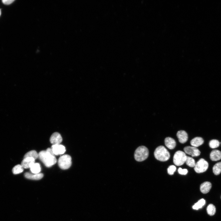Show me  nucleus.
<instances>
[{
	"instance_id": "obj_11",
	"label": "nucleus",
	"mask_w": 221,
	"mask_h": 221,
	"mask_svg": "<svg viewBox=\"0 0 221 221\" xmlns=\"http://www.w3.org/2000/svg\"><path fill=\"white\" fill-rule=\"evenodd\" d=\"M35 159L32 158H25L22 161L21 165L25 169L30 168L35 163Z\"/></svg>"
},
{
	"instance_id": "obj_7",
	"label": "nucleus",
	"mask_w": 221,
	"mask_h": 221,
	"mask_svg": "<svg viewBox=\"0 0 221 221\" xmlns=\"http://www.w3.org/2000/svg\"><path fill=\"white\" fill-rule=\"evenodd\" d=\"M184 151L186 154L191 155L192 157H197L200 154V152L197 147L187 146L184 147Z\"/></svg>"
},
{
	"instance_id": "obj_24",
	"label": "nucleus",
	"mask_w": 221,
	"mask_h": 221,
	"mask_svg": "<svg viewBox=\"0 0 221 221\" xmlns=\"http://www.w3.org/2000/svg\"><path fill=\"white\" fill-rule=\"evenodd\" d=\"M220 144L219 141L216 140H212L210 141L209 145L210 147L212 149L216 148L218 147Z\"/></svg>"
},
{
	"instance_id": "obj_28",
	"label": "nucleus",
	"mask_w": 221,
	"mask_h": 221,
	"mask_svg": "<svg viewBox=\"0 0 221 221\" xmlns=\"http://www.w3.org/2000/svg\"><path fill=\"white\" fill-rule=\"evenodd\" d=\"M47 152H48L51 155L55 156L54 154V152H53V151L52 148H48L46 150Z\"/></svg>"
},
{
	"instance_id": "obj_26",
	"label": "nucleus",
	"mask_w": 221,
	"mask_h": 221,
	"mask_svg": "<svg viewBox=\"0 0 221 221\" xmlns=\"http://www.w3.org/2000/svg\"><path fill=\"white\" fill-rule=\"evenodd\" d=\"M178 173L181 175H185L188 174V171L187 169H182L181 168H179L178 170Z\"/></svg>"
},
{
	"instance_id": "obj_10",
	"label": "nucleus",
	"mask_w": 221,
	"mask_h": 221,
	"mask_svg": "<svg viewBox=\"0 0 221 221\" xmlns=\"http://www.w3.org/2000/svg\"><path fill=\"white\" fill-rule=\"evenodd\" d=\"M177 135L179 141L181 144H184L188 140V134L184 131L181 130L178 131L177 133Z\"/></svg>"
},
{
	"instance_id": "obj_8",
	"label": "nucleus",
	"mask_w": 221,
	"mask_h": 221,
	"mask_svg": "<svg viewBox=\"0 0 221 221\" xmlns=\"http://www.w3.org/2000/svg\"><path fill=\"white\" fill-rule=\"evenodd\" d=\"M52 149L55 155L56 156L64 154L66 151L65 147L60 144L53 145Z\"/></svg>"
},
{
	"instance_id": "obj_19",
	"label": "nucleus",
	"mask_w": 221,
	"mask_h": 221,
	"mask_svg": "<svg viewBox=\"0 0 221 221\" xmlns=\"http://www.w3.org/2000/svg\"><path fill=\"white\" fill-rule=\"evenodd\" d=\"M27 157L32 158L36 160L39 157V155L36 151L33 150L28 152L25 155L24 158Z\"/></svg>"
},
{
	"instance_id": "obj_25",
	"label": "nucleus",
	"mask_w": 221,
	"mask_h": 221,
	"mask_svg": "<svg viewBox=\"0 0 221 221\" xmlns=\"http://www.w3.org/2000/svg\"><path fill=\"white\" fill-rule=\"evenodd\" d=\"M176 168L175 166L171 165L167 169V172L169 175H174L175 172L176 171Z\"/></svg>"
},
{
	"instance_id": "obj_23",
	"label": "nucleus",
	"mask_w": 221,
	"mask_h": 221,
	"mask_svg": "<svg viewBox=\"0 0 221 221\" xmlns=\"http://www.w3.org/2000/svg\"><path fill=\"white\" fill-rule=\"evenodd\" d=\"M185 163L187 165L191 167H194L196 163L194 159L192 157L187 156Z\"/></svg>"
},
{
	"instance_id": "obj_14",
	"label": "nucleus",
	"mask_w": 221,
	"mask_h": 221,
	"mask_svg": "<svg viewBox=\"0 0 221 221\" xmlns=\"http://www.w3.org/2000/svg\"><path fill=\"white\" fill-rule=\"evenodd\" d=\"M165 143L166 147L171 150L174 149L176 145L175 140L169 137H167L165 139Z\"/></svg>"
},
{
	"instance_id": "obj_27",
	"label": "nucleus",
	"mask_w": 221,
	"mask_h": 221,
	"mask_svg": "<svg viewBox=\"0 0 221 221\" xmlns=\"http://www.w3.org/2000/svg\"><path fill=\"white\" fill-rule=\"evenodd\" d=\"M14 2V0H3L2 1L3 3L6 5H10Z\"/></svg>"
},
{
	"instance_id": "obj_21",
	"label": "nucleus",
	"mask_w": 221,
	"mask_h": 221,
	"mask_svg": "<svg viewBox=\"0 0 221 221\" xmlns=\"http://www.w3.org/2000/svg\"><path fill=\"white\" fill-rule=\"evenodd\" d=\"M24 171V168L21 165H18L15 166L12 169L14 174H18L22 173Z\"/></svg>"
},
{
	"instance_id": "obj_15",
	"label": "nucleus",
	"mask_w": 221,
	"mask_h": 221,
	"mask_svg": "<svg viewBox=\"0 0 221 221\" xmlns=\"http://www.w3.org/2000/svg\"><path fill=\"white\" fill-rule=\"evenodd\" d=\"M24 176L27 178L38 180L43 178L44 175L42 173L32 174L30 173L27 172L25 174Z\"/></svg>"
},
{
	"instance_id": "obj_20",
	"label": "nucleus",
	"mask_w": 221,
	"mask_h": 221,
	"mask_svg": "<svg viewBox=\"0 0 221 221\" xmlns=\"http://www.w3.org/2000/svg\"><path fill=\"white\" fill-rule=\"evenodd\" d=\"M205 203V200L203 199H202L195 204L193 207V208L194 210H198L204 205Z\"/></svg>"
},
{
	"instance_id": "obj_4",
	"label": "nucleus",
	"mask_w": 221,
	"mask_h": 221,
	"mask_svg": "<svg viewBox=\"0 0 221 221\" xmlns=\"http://www.w3.org/2000/svg\"><path fill=\"white\" fill-rule=\"evenodd\" d=\"M72 164V158L70 156L65 155L61 156L58 161L59 167L62 169H66L69 168Z\"/></svg>"
},
{
	"instance_id": "obj_22",
	"label": "nucleus",
	"mask_w": 221,
	"mask_h": 221,
	"mask_svg": "<svg viewBox=\"0 0 221 221\" xmlns=\"http://www.w3.org/2000/svg\"><path fill=\"white\" fill-rule=\"evenodd\" d=\"M207 211L208 214L210 216L214 215L216 212V208L212 204H210L207 207Z\"/></svg>"
},
{
	"instance_id": "obj_12",
	"label": "nucleus",
	"mask_w": 221,
	"mask_h": 221,
	"mask_svg": "<svg viewBox=\"0 0 221 221\" xmlns=\"http://www.w3.org/2000/svg\"><path fill=\"white\" fill-rule=\"evenodd\" d=\"M212 188V184L209 182H206L202 183L200 187L201 192L203 194H206L209 193Z\"/></svg>"
},
{
	"instance_id": "obj_6",
	"label": "nucleus",
	"mask_w": 221,
	"mask_h": 221,
	"mask_svg": "<svg viewBox=\"0 0 221 221\" xmlns=\"http://www.w3.org/2000/svg\"><path fill=\"white\" fill-rule=\"evenodd\" d=\"M187 156L185 153L180 150L176 152L173 157V162L177 166L182 165L185 163Z\"/></svg>"
},
{
	"instance_id": "obj_18",
	"label": "nucleus",
	"mask_w": 221,
	"mask_h": 221,
	"mask_svg": "<svg viewBox=\"0 0 221 221\" xmlns=\"http://www.w3.org/2000/svg\"><path fill=\"white\" fill-rule=\"evenodd\" d=\"M213 172L216 175H219L221 173V162L216 163L213 166Z\"/></svg>"
},
{
	"instance_id": "obj_29",
	"label": "nucleus",
	"mask_w": 221,
	"mask_h": 221,
	"mask_svg": "<svg viewBox=\"0 0 221 221\" xmlns=\"http://www.w3.org/2000/svg\"><path fill=\"white\" fill-rule=\"evenodd\" d=\"M1 10H0V15H1Z\"/></svg>"
},
{
	"instance_id": "obj_9",
	"label": "nucleus",
	"mask_w": 221,
	"mask_h": 221,
	"mask_svg": "<svg viewBox=\"0 0 221 221\" xmlns=\"http://www.w3.org/2000/svg\"><path fill=\"white\" fill-rule=\"evenodd\" d=\"M50 141L53 145L60 144L62 141L61 134L58 132L54 133L50 137Z\"/></svg>"
},
{
	"instance_id": "obj_3",
	"label": "nucleus",
	"mask_w": 221,
	"mask_h": 221,
	"mask_svg": "<svg viewBox=\"0 0 221 221\" xmlns=\"http://www.w3.org/2000/svg\"><path fill=\"white\" fill-rule=\"evenodd\" d=\"M149 151L147 148L144 146L138 147L135 151L134 158L137 162H141L146 160L148 157Z\"/></svg>"
},
{
	"instance_id": "obj_2",
	"label": "nucleus",
	"mask_w": 221,
	"mask_h": 221,
	"mask_svg": "<svg viewBox=\"0 0 221 221\" xmlns=\"http://www.w3.org/2000/svg\"><path fill=\"white\" fill-rule=\"evenodd\" d=\"M154 155L156 159L161 162L166 161L170 157L169 152L162 146H159L156 149Z\"/></svg>"
},
{
	"instance_id": "obj_17",
	"label": "nucleus",
	"mask_w": 221,
	"mask_h": 221,
	"mask_svg": "<svg viewBox=\"0 0 221 221\" xmlns=\"http://www.w3.org/2000/svg\"><path fill=\"white\" fill-rule=\"evenodd\" d=\"M30 171L34 174H38L41 171V167L38 163H34L30 168Z\"/></svg>"
},
{
	"instance_id": "obj_16",
	"label": "nucleus",
	"mask_w": 221,
	"mask_h": 221,
	"mask_svg": "<svg viewBox=\"0 0 221 221\" xmlns=\"http://www.w3.org/2000/svg\"><path fill=\"white\" fill-rule=\"evenodd\" d=\"M204 141L200 137H196L191 141V145L194 147H197L203 144Z\"/></svg>"
},
{
	"instance_id": "obj_1",
	"label": "nucleus",
	"mask_w": 221,
	"mask_h": 221,
	"mask_svg": "<svg viewBox=\"0 0 221 221\" xmlns=\"http://www.w3.org/2000/svg\"><path fill=\"white\" fill-rule=\"evenodd\" d=\"M39 158L45 166L48 167L52 166L57 163L55 156H53L46 151H42L39 154Z\"/></svg>"
},
{
	"instance_id": "obj_5",
	"label": "nucleus",
	"mask_w": 221,
	"mask_h": 221,
	"mask_svg": "<svg viewBox=\"0 0 221 221\" xmlns=\"http://www.w3.org/2000/svg\"><path fill=\"white\" fill-rule=\"evenodd\" d=\"M209 163L207 161L203 159H200L196 163L194 169L197 173L200 174L204 172L207 170L209 167Z\"/></svg>"
},
{
	"instance_id": "obj_13",
	"label": "nucleus",
	"mask_w": 221,
	"mask_h": 221,
	"mask_svg": "<svg viewBox=\"0 0 221 221\" xmlns=\"http://www.w3.org/2000/svg\"><path fill=\"white\" fill-rule=\"evenodd\" d=\"M211 160L213 161H219L221 159V152L217 150H212L210 155Z\"/></svg>"
}]
</instances>
